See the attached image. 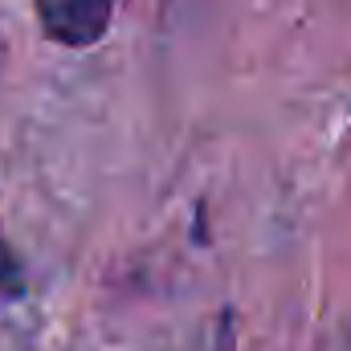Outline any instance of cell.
<instances>
[{
  "label": "cell",
  "mask_w": 351,
  "mask_h": 351,
  "mask_svg": "<svg viewBox=\"0 0 351 351\" xmlns=\"http://www.w3.org/2000/svg\"><path fill=\"white\" fill-rule=\"evenodd\" d=\"M114 0H37L41 33L66 49H90L110 29Z\"/></svg>",
  "instance_id": "obj_1"
},
{
  "label": "cell",
  "mask_w": 351,
  "mask_h": 351,
  "mask_svg": "<svg viewBox=\"0 0 351 351\" xmlns=\"http://www.w3.org/2000/svg\"><path fill=\"white\" fill-rule=\"evenodd\" d=\"M0 290H4V294H21V278H16V265L8 258L4 241H0Z\"/></svg>",
  "instance_id": "obj_2"
}]
</instances>
